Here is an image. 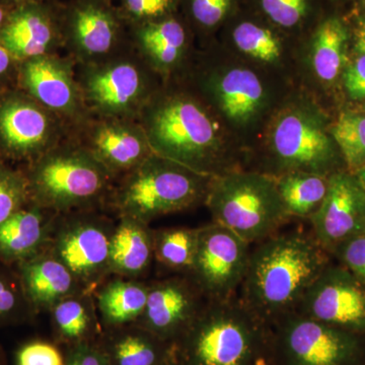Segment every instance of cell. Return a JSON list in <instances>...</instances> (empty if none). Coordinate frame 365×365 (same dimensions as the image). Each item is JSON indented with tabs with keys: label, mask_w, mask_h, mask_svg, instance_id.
<instances>
[{
	"label": "cell",
	"mask_w": 365,
	"mask_h": 365,
	"mask_svg": "<svg viewBox=\"0 0 365 365\" xmlns=\"http://www.w3.org/2000/svg\"><path fill=\"white\" fill-rule=\"evenodd\" d=\"M143 129L155 155L199 174L249 170V151L196 88L158 93L144 110Z\"/></svg>",
	"instance_id": "6da1fadb"
},
{
	"label": "cell",
	"mask_w": 365,
	"mask_h": 365,
	"mask_svg": "<svg viewBox=\"0 0 365 365\" xmlns=\"http://www.w3.org/2000/svg\"><path fill=\"white\" fill-rule=\"evenodd\" d=\"M330 254L311 232L279 230L254 245L237 297L268 325L294 313L330 265Z\"/></svg>",
	"instance_id": "7a4b0ae2"
},
{
	"label": "cell",
	"mask_w": 365,
	"mask_h": 365,
	"mask_svg": "<svg viewBox=\"0 0 365 365\" xmlns=\"http://www.w3.org/2000/svg\"><path fill=\"white\" fill-rule=\"evenodd\" d=\"M319 98L295 88L274 113L250 155L249 170L273 178L302 172L329 177L347 170Z\"/></svg>",
	"instance_id": "3957f363"
},
{
	"label": "cell",
	"mask_w": 365,
	"mask_h": 365,
	"mask_svg": "<svg viewBox=\"0 0 365 365\" xmlns=\"http://www.w3.org/2000/svg\"><path fill=\"white\" fill-rule=\"evenodd\" d=\"M205 55L196 73V91L249 151L269 120L299 86L278 78L222 45Z\"/></svg>",
	"instance_id": "277c9868"
},
{
	"label": "cell",
	"mask_w": 365,
	"mask_h": 365,
	"mask_svg": "<svg viewBox=\"0 0 365 365\" xmlns=\"http://www.w3.org/2000/svg\"><path fill=\"white\" fill-rule=\"evenodd\" d=\"M180 365H271V330L239 297L209 300L173 345Z\"/></svg>",
	"instance_id": "5b68a950"
},
{
	"label": "cell",
	"mask_w": 365,
	"mask_h": 365,
	"mask_svg": "<svg viewBox=\"0 0 365 365\" xmlns=\"http://www.w3.org/2000/svg\"><path fill=\"white\" fill-rule=\"evenodd\" d=\"M24 173L30 203L57 215L96 210L114 177L86 148H51Z\"/></svg>",
	"instance_id": "8992f818"
},
{
	"label": "cell",
	"mask_w": 365,
	"mask_h": 365,
	"mask_svg": "<svg viewBox=\"0 0 365 365\" xmlns=\"http://www.w3.org/2000/svg\"><path fill=\"white\" fill-rule=\"evenodd\" d=\"M212 178L153 153L124 175L112 203L118 217L150 225L160 216L205 203Z\"/></svg>",
	"instance_id": "52a82bcc"
},
{
	"label": "cell",
	"mask_w": 365,
	"mask_h": 365,
	"mask_svg": "<svg viewBox=\"0 0 365 365\" xmlns=\"http://www.w3.org/2000/svg\"><path fill=\"white\" fill-rule=\"evenodd\" d=\"M204 204L212 222L227 227L251 246L279 232L292 220L275 178L253 170L213 177Z\"/></svg>",
	"instance_id": "ba28073f"
},
{
	"label": "cell",
	"mask_w": 365,
	"mask_h": 365,
	"mask_svg": "<svg viewBox=\"0 0 365 365\" xmlns=\"http://www.w3.org/2000/svg\"><path fill=\"white\" fill-rule=\"evenodd\" d=\"M269 326L271 365H365V336L295 312Z\"/></svg>",
	"instance_id": "9c48e42d"
},
{
	"label": "cell",
	"mask_w": 365,
	"mask_h": 365,
	"mask_svg": "<svg viewBox=\"0 0 365 365\" xmlns=\"http://www.w3.org/2000/svg\"><path fill=\"white\" fill-rule=\"evenodd\" d=\"M116 222L96 210L58 215L47 250L63 263L86 292L111 276L110 250Z\"/></svg>",
	"instance_id": "30bf717a"
},
{
	"label": "cell",
	"mask_w": 365,
	"mask_h": 365,
	"mask_svg": "<svg viewBox=\"0 0 365 365\" xmlns=\"http://www.w3.org/2000/svg\"><path fill=\"white\" fill-rule=\"evenodd\" d=\"M302 43L281 32L242 1L222 26L220 44L235 56L300 86Z\"/></svg>",
	"instance_id": "8fae6325"
},
{
	"label": "cell",
	"mask_w": 365,
	"mask_h": 365,
	"mask_svg": "<svg viewBox=\"0 0 365 365\" xmlns=\"http://www.w3.org/2000/svg\"><path fill=\"white\" fill-rule=\"evenodd\" d=\"M252 246L227 227L212 222L198 228L195 258L189 275L209 300L239 294Z\"/></svg>",
	"instance_id": "7c38bea8"
},
{
	"label": "cell",
	"mask_w": 365,
	"mask_h": 365,
	"mask_svg": "<svg viewBox=\"0 0 365 365\" xmlns=\"http://www.w3.org/2000/svg\"><path fill=\"white\" fill-rule=\"evenodd\" d=\"M209 299L189 274L150 281L148 302L136 325L174 345L198 318Z\"/></svg>",
	"instance_id": "4fadbf2b"
},
{
	"label": "cell",
	"mask_w": 365,
	"mask_h": 365,
	"mask_svg": "<svg viewBox=\"0 0 365 365\" xmlns=\"http://www.w3.org/2000/svg\"><path fill=\"white\" fill-rule=\"evenodd\" d=\"M295 313L365 336V284L344 267L328 266Z\"/></svg>",
	"instance_id": "5bb4252c"
},
{
	"label": "cell",
	"mask_w": 365,
	"mask_h": 365,
	"mask_svg": "<svg viewBox=\"0 0 365 365\" xmlns=\"http://www.w3.org/2000/svg\"><path fill=\"white\" fill-rule=\"evenodd\" d=\"M328 179L325 199L309 222L314 239L329 253L365 232V189L347 170L334 173Z\"/></svg>",
	"instance_id": "9a60e30c"
},
{
	"label": "cell",
	"mask_w": 365,
	"mask_h": 365,
	"mask_svg": "<svg viewBox=\"0 0 365 365\" xmlns=\"http://www.w3.org/2000/svg\"><path fill=\"white\" fill-rule=\"evenodd\" d=\"M54 123L45 108L21 93L0 98V153L6 158L32 160L51 150Z\"/></svg>",
	"instance_id": "2e32d148"
},
{
	"label": "cell",
	"mask_w": 365,
	"mask_h": 365,
	"mask_svg": "<svg viewBox=\"0 0 365 365\" xmlns=\"http://www.w3.org/2000/svg\"><path fill=\"white\" fill-rule=\"evenodd\" d=\"M350 28L336 14L324 16L302 43L300 86L332 90L341 83L349 59Z\"/></svg>",
	"instance_id": "e0dca14e"
},
{
	"label": "cell",
	"mask_w": 365,
	"mask_h": 365,
	"mask_svg": "<svg viewBox=\"0 0 365 365\" xmlns=\"http://www.w3.org/2000/svg\"><path fill=\"white\" fill-rule=\"evenodd\" d=\"M34 312H48L71 295L86 292L69 269L47 248L14 266Z\"/></svg>",
	"instance_id": "ac0fdd59"
},
{
	"label": "cell",
	"mask_w": 365,
	"mask_h": 365,
	"mask_svg": "<svg viewBox=\"0 0 365 365\" xmlns=\"http://www.w3.org/2000/svg\"><path fill=\"white\" fill-rule=\"evenodd\" d=\"M146 91L143 72L129 62H119L96 69L86 79V97L104 114L130 111Z\"/></svg>",
	"instance_id": "d6986e66"
},
{
	"label": "cell",
	"mask_w": 365,
	"mask_h": 365,
	"mask_svg": "<svg viewBox=\"0 0 365 365\" xmlns=\"http://www.w3.org/2000/svg\"><path fill=\"white\" fill-rule=\"evenodd\" d=\"M57 216V213L29 203L0 225V263L14 267L44 251Z\"/></svg>",
	"instance_id": "ffe728a7"
},
{
	"label": "cell",
	"mask_w": 365,
	"mask_h": 365,
	"mask_svg": "<svg viewBox=\"0 0 365 365\" xmlns=\"http://www.w3.org/2000/svg\"><path fill=\"white\" fill-rule=\"evenodd\" d=\"M86 150L113 176L128 174L153 153L143 128L119 122L98 126Z\"/></svg>",
	"instance_id": "44dd1931"
},
{
	"label": "cell",
	"mask_w": 365,
	"mask_h": 365,
	"mask_svg": "<svg viewBox=\"0 0 365 365\" xmlns=\"http://www.w3.org/2000/svg\"><path fill=\"white\" fill-rule=\"evenodd\" d=\"M54 37L51 16L40 4L11 9L0 28V45L21 62L45 55Z\"/></svg>",
	"instance_id": "7402d4cb"
},
{
	"label": "cell",
	"mask_w": 365,
	"mask_h": 365,
	"mask_svg": "<svg viewBox=\"0 0 365 365\" xmlns=\"http://www.w3.org/2000/svg\"><path fill=\"white\" fill-rule=\"evenodd\" d=\"M21 85L36 102L53 111L72 113L78 108V91L63 64L42 56L23 61Z\"/></svg>",
	"instance_id": "603a6c76"
},
{
	"label": "cell",
	"mask_w": 365,
	"mask_h": 365,
	"mask_svg": "<svg viewBox=\"0 0 365 365\" xmlns=\"http://www.w3.org/2000/svg\"><path fill=\"white\" fill-rule=\"evenodd\" d=\"M98 343L111 365H165L173 357L172 345L136 324L103 329Z\"/></svg>",
	"instance_id": "cb8c5ba5"
},
{
	"label": "cell",
	"mask_w": 365,
	"mask_h": 365,
	"mask_svg": "<svg viewBox=\"0 0 365 365\" xmlns=\"http://www.w3.org/2000/svg\"><path fill=\"white\" fill-rule=\"evenodd\" d=\"M153 230L150 225L119 217L110 250L111 275L143 279L155 263Z\"/></svg>",
	"instance_id": "d4e9b609"
},
{
	"label": "cell",
	"mask_w": 365,
	"mask_h": 365,
	"mask_svg": "<svg viewBox=\"0 0 365 365\" xmlns=\"http://www.w3.org/2000/svg\"><path fill=\"white\" fill-rule=\"evenodd\" d=\"M150 281L111 275L95 292L96 306L103 329L135 324L148 302Z\"/></svg>",
	"instance_id": "484cf974"
},
{
	"label": "cell",
	"mask_w": 365,
	"mask_h": 365,
	"mask_svg": "<svg viewBox=\"0 0 365 365\" xmlns=\"http://www.w3.org/2000/svg\"><path fill=\"white\" fill-rule=\"evenodd\" d=\"M53 341L62 348L97 342L103 332L93 292L62 299L50 309Z\"/></svg>",
	"instance_id": "4316f807"
},
{
	"label": "cell",
	"mask_w": 365,
	"mask_h": 365,
	"mask_svg": "<svg viewBox=\"0 0 365 365\" xmlns=\"http://www.w3.org/2000/svg\"><path fill=\"white\" fill-rule=\"evenodd\" d=\"M138 42L151 64L163 74L182 66L189 51L186 26L173 14L160 20L141 24Z\"/></svg>",
	"instance_id": "83f0119b"
},
{
	"label": "cell",
	"mask_w": 365,
	"mask_h": 365,
	"mask_svg": "<svg viewBox=\"0 0 365 365\" xmlns=\"http://www.w3.org/2000/svg\"><path fill=\"white\" fill-rule=\"evenodd\" d=\"M281 32L304 42L323 18L321 0H242Z\"/></svg>",
	"instance_id": "f1b7e54d"
},
{
	"label": "cell",
	"mask_w": 365,
	"mask_h": 365,
	"mask_svg": "<svg viewBox=\"0 0 365 365\" xmlns=\"http://www.w3.org/2000/svg\"><path fill=\"white\" fill-rule=\"evenodd\" d=\"M72 39L86 55L109 52L117 40L118 23L109 9L93 1L79 4L71 16Z\"/></svg>",
	"instance_id": "f546056e"
},
{
	"label": "cell",
	"mask_w": 365,
	"mask_h": 365,
	"mask_svg": "<svg viewBox=\"0 0 365 365\" xmlns=\"http://www.w3.org/2000/svg\"><path fill=\"white\" fill-rule=\"evenodd\" d=\"M329 177L294 172L275 178L278 192L290 218L309 220L325 199Z\"/></svg>",
	"instance_id": "4dcf8cb0"
},
{
	"label": "cell",
	"mask_w": 365,
	"mask_h": 365,
	"mask_svg": "<svg viewBox=\"0 0 365 365\" xmlns=\"http://www.w3.org/2000/svg\"><path fill=\"white\" fill-rule=\"evenodd\" d=\"M155 263L170 274H189L195 258L198 228L153 230Z\"/></svg>",
	"instance_id": "1f68e13d"
},
{
	"label": "cell",
	"mask_w": 365,
	"mask_h": 365,
	"mask_svg": "<svg viewBox=\"0 0 365 365\" xmlns=\"http://www.w3.org/2000/svg\"><path fill=\"white\" fill-rule=\"evenodd\" d=\"M346 169L355 174L365 165V111L343 110L330 127Z\"/></svg>",
	"instance_id": "d6a6232c"
},
{
	"label": "cell",
	"mask_w": 365,
	"mask_h": 365,
	"mask_svg": "<svg viewBox=\"0 0 365 365\" xmlns=\"http://www.w3.org/2000/svg\"><path fill=\"white\" fill-rule=\"evenodd\" d=\"M37 316L14 268L0 263V329L32 323Z\"/></svg>",
	"instance_id": "836d02e7"
},
{
	"label": "cell",
	"mask_w": 365,
	"mask_h": 365,
	"mask_svg": "<svg viewBox=\"0 0 365 365\" xmlns=\"http://www.w3.org/2000/svg\"><path fill=\"white\" fill-rule=\"evenodd\" d=\"M190 20L201 32L222 30L230 16L241 6L242 0H186Z\"/></svg>",
	"instance_id": "e575fe53"
},
{
	"label": "cell",
	"mask_w": 365,
	"mask_h": 365,
	"mask_svg": "<svg viewBox=\"0 0 365 365\" xmlns=\"http://www.w3.org/2000/svg\"><path fill=\"white\" fill-rule=\"evenodd\" d=\"M30 203L25 173L0 162V225Z\"/></svg>",
	"instance_id": "d590c367"
},
{
	"label": "cell",
	"mask_w": 365,
	"mask_h": 365,
	"mask_svg": "<svg viewBox=\"0 0 365 365\" xmlns=\"http://www.w3.org/2000/svg\"><path fill=\"white\" fill-rule=\"evenodd\" d=\"M16 365H66V351L54 341H26L16 352Z\"/></svg>",
	"instance_id": "8d00e7d4"
},
{
	"label": "cell",
	"mask_w": 365,
	"mask_h": 365,
	"mask_svg": "<svg viewBox=\"0 0 365 365\" xmlns=\"http://www.w3.org/2000/svg\"><path fill=\"white\" fill-rule=\"evenodd\" d=\"M329 254L337 257L342 267L365 284V232L337 245Z\"/></svg>",
	"instance_id": "74e56055"
},
{
	"label": "cell",
	"mask_w": 365,
	"mask_h": 365,
	"mask_svg": "<svg viewBox=\"0 0 365 365\" xmlns=\"http://www.w3.org/2000/svg\"><path fill=\"white\" fill-rule=\"evenodd\" d=\"M179 0H124L129 18L141 24L173 16Z\"/></svg>",
	"instance_id": "f35d334b"
},
{
	"label": "cell",
	"mask_w": 365,
	"mask_h": 365,
	"mask_svg": "<svg viewBox=\"0 0 365 365\" xmlns=\"http://www.w3.org/2000/svg\"><path fill=\"white\" fill-rule=\"evenodd\" d=\"M341 83L352 102H365V53L353 52L343 71Z\"/></svg>",
	"instance_id": "ab89813d"
},
{
	"label": "cell",
	"mask_w": 365,
	"mask_h": 365,
	"mask_svg": "<svg viewBox=\"0 0 365 365\" xmlns=\"http://www.w3.org/2000/svg\"><path fill=\"white\" fill-rule=\"evenodd\" d=\"M63 349L66 365H111L98 341Z\"/></svg>",
	"instance_id": "60d3db41"
},
{
	"label": "cell",
	"mask_w": 365,
	"mask_h": 365,
	"mask_svg": "<svg viewBox=\"0 0 365 365\" xmlns=\"http://www.w3.org/2000/svg\"><path fill=\"white\" fill-rule=\"evenodd\" d=\"M353 52L365 53V14H360L355 19L350 28Z\"/></svg>",
	"instance_id": "b9f144b4"
},
{
	"label": "cell",
	"mask_w": 365,
	"mask_h": 365,
	"mask_svg": "<svg viewBox=\"0 0 365 365\" xmlns=\"http://www.w3.org/2000/svg\"><path fill=\"white\" fill-rule=\"evenodd\" d=\"M13 57L9 52L0 45V81L4 79L9 73L13 64Z\"/></svg>",
	"instance_id": "7bdbcfd3"
},
{
	"label": "cell",
	"mask_w": 365,
	"mask_h": 365,
	"mask_svg": "<svg viewBox=\"0 0 365 365\" xmlns=\"http://www.w3.org/2000/svg\"><path fill=\"white\" fill-rule=\"evenodd\" d=\"M40 1L41 0H0V4L11 11V9H16V7L30 4H40Z\"/></svg>",
	"instance_id": "ee69618b"
},
{
	"label": "cell",
	"mask_w": 365,
	"mask_h": 365,
	"mask_svg": "<svg viewBox=\"0 0 365 365\" xmlns=\"http://www.w3.org/2000/svg\"><path fill=\"white\" fill-rule=\"evenodd\" d=\"M9 11H9V9H6V7L2 6V4H0V28H1L2 25L4 24V21H6Z\"/></svg>",
	"instance_id": "f6af8a7d"
},
{
	"label": "cell",
	"mask_w": 365,
	"mask_h": 365,
	"mask_svg": "<svg viewBox=\"0 0 365 365\" xmlns=\"http://www.w3.org/2000/svg\"><path fill=\"white\" fill-rule=\"evenodd\" d=\"M355 176L357 177V179H359V181L360 182V184L362 185V187L365 189V165L364 167H362L361 169L359 170H357L356 173H355Z\"/></svg>",
	"instance_id": "bcb514c9"
},
{
	"label": "cell",
	"mask_w": 365,
	"mask_h": 365,
	"mask_svg": "<svg viewBox=\"0 0 365 365\" xmlns=\"http://www.w3.org/2000/svg\"><path fill=\"white\" fill-rule=\"evenodd\" d=\"M0 365H9L7 364L6 353L1 345H0Z\"/></svg>",
	"instance_id": "7dc6e473"
},
{
	"label": "cell",
	"mask_w": 365,
	"mask_h": 365,
	"mask_svg": "<svg viewBox=\"0 0 365 365\" xmlns=\"http://www.w3.org/2000/svg\"><path fill=\"white\" fill-rule=\"evenodd\" d=\"M165 365H180V364H178L176 360L174 359V357H172V359H170V361L168 362V364H165Z\"/></svg>",
	"instance_id": "c3c4849f"
},
{
	"label": "cell",
	"mask_w": 365,
	"mask_h": 365,
	"mask_svg": "<svg viewBox=\"0 0 365 365\" xmlns=\"http://www.w3.org/2000/svg\"><path fill=\"white\" fill-rule=\"evenodd\" d=\"M360 1V6H361L362 11H364V14H365V0H359Z\"/></svg>",
	"instance_id": "681fc988"
},
{
	"label": "cell",
	"mask_w": 365,
	"mask_h": 365,
	"mask_svg": "<svg viewBox=\"0 0 365 365\" xmlns=\"http://www.w3.org/2000/svg\"><path fill=\"white\" fill-rule=\"evenodd\" d=\"M331 1H333V2H340V1H344V0H331Z\"/></svg>",
	"instance_id": "f907efd6"
},
{
	"label": "cell",
	"mask_w": 365,
	"mask_h": 365,
	"mask_svg": "<svg viewBox=\"0 0 365 365\" xmlns=\"http://www.w3.org/2000/svg\"><path fill=\"white\" fill-rule=\"evenodd\" d=\"M362 110H364V111H365V104L364 106V109H362Z\"/></svg>",
	"instance_id": "816d5d0a"
}]
</instances>
